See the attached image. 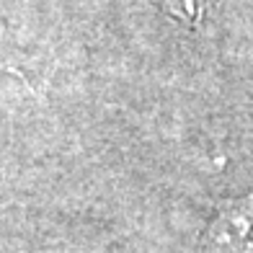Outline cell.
<instances>
[{
    "label": "cell",
    "mask_w": 253,
    "mask_h": 253,
    "mask_svg": "<svg viewBox=\"0 0 253 253\" xmlns=\"http://www.w3.org/2000/svg\"><path fill=\"white\" fill-rule=\"evenodd\" d=\"M202 240L210 253H253V194L222 204Z\"/></svg>",
    "instance_id": "6da1fadb"
},
{
    "label": "cell",
    "mask_w": 253,
    "mask_h": 253,
    "mask_svg": "<svg viewBox=\"0 0 253 253\" xmlns=\"http://www.w3.org/2000/svg\"><path fill=\"white\" fill-rule=\"evenodd\" d=\"M163 8L168 10L176 21H181L183 26H199V21L204 16L207 0H160Z\"/></svg>",
    "instance_id": "7a4b0ae2"
}]
</instances>
